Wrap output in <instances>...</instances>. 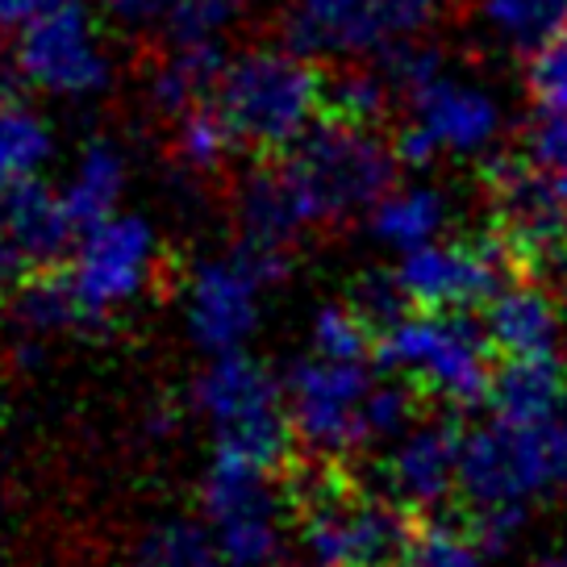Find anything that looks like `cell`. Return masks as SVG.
<instances>
[{
    "label": "cell",
    "mask_w": 567,
    "mask_h": 567,
    "mask_svg": "<svg viewBox=\"0 0 567 567\" xmlns=\"http://www.w3.org/2000/svg\"><path fill=\"white\" fill-rule=\"evenodd\" d=\"M234 151H238V142H234L226 117L217 113V105L213 109L196 105L176 117L172 155H176V163L188 176H213V172H221V163L230 159Z\"/></svg>",
    "instance_id": "4316f807"
},
{
    "label": "cell",
    "mask_w": 567,
    "mask_h": 567,
    "mask_svg": "<svg viewBox=\"0 0 567 567\" xmlns=\"http://www.w3.org/2000/svg\"><path fill=\"white\" fill-rule=\"evenodd\" d=\"M284 264L288 255L250 247L243 238L230 250L200 255L179 284V321L196 351H250L267 321V297L284 280Z\"/></svg>",
    "instance_id": "8992f818"
},
{
    "label": "cell",
    "mask_w": 567,
    "mask_h": 567,
    "mask_svg": "<svg viewBox=\"0 0 567 567\" xmlns=\"http://www.w3.org/2000/svg\"><path fill=\"white\" fill-rule=\"evenodd\" d=\"M250 0H172L163 13V30L172 47H200L234 30L247 18Z\"/></svg>",
    "instance_id": "f546056e"
},
{
    "label": "cell",
    "mask_w": 567,
    "mask_h": 567,
    "mask_svg": "<svg viewBox=\"0 0 567 567\" xmlns=\"http://www.w3.org/2000/svg\"><path fill=\"white\" fill-rule=\"evenodd\" d=\"M567 488V372L559 359L505 363L488 417L463 434L460 496L472 514L538 509Z\"/></svg>",
    "instance_id": "6da1fadb"
},
{
    "label": "cell",
    "mask_w": 567,
    "mask_h": 567,
    "mask_svg": "<svg viewBox=\"0 0 567 567\" xmlns=\"http://www.w3.org/2000/svg\"><path fill=\"white\" fill-rule=\"evenodd\" d=\"M375 321L359 309L354 301H330L318 305L309 318V351L330 354V359H368V351L375 347L372 334Z\"/></svg>",
    "instance_id": "83f0119b"
},
{
    "label": "cell",
    "mask_w": 567,
    "mask_h": 567,
    "mask_svg": "<svg viewBox=\"0 0 567 567\" xmlns=\"http://www.w3.org/2000/svg\"><path fill=\"white\" fill-rule=\"evenodd\" d=\"M405 538V505L384 488L321 484L297 509L292 547L305 567H396Z\"/></svg>",
    "instance_id": "30bf717a"
},
{
    "label": "cell",
    "mask_w": 567,
    "mask_h": 567,
    "mask_svg": "<svg viewBox=\"0 0 567 567\" xmlns=\"http://www.w3.org/2000/svg\"><path fill=\"white\" fill-rule=\"evenodd\" d=\"M172 0H105V9L125 25H146V21H159L167 13Z\"/></svg>",
    "instance_id": "e575fe53"
},
{
    "label": "cell",
    "mask_w": 567,
    "mask_h": 567,
    "mask_svg": "<svg viewBox=\"0 0 567 567\" xmlns=\"http://www.w3.org/2000/svg\"><path fill=\"white\" fill-rule=\"evenodd\" d=\"M564 305H567V267H564Z\"/></svg>",
    "instance_id": "ab89813d"
},
{
    "label": "cell",
    "mask_w": 567,
    "mask_h": 567,
    "mask_svg": "<svg viewBox=\"0 0 567 567\" xmlns=\"http://www.w3.org/2000/svg\"><path fill=\"white\" fill-rule=\"evenodd\" d=\"M463 472V430L446 417H413V422L380 446L375 488L422 514H439L451 496H460Z\"/></svg>",
    "instance_id": "9a60e30c"
},
{
    "label": "cell",
    "mask_w": 567,
    "mask_h": 567,
    "mask_svg": "<svg viewBox=\"0 0 567 567\" xmlns=\"http://www.w3.org/2000/svg\"><path fill=\"white\" fill-rule=\"evenodd\" d=\"M526 159L534 167H564L567 163V105L564 109H534L526 122Z\"/></svg>",
    "instance_id": "d6a6232c"
},
{
    "label": "cell",
    "mask_w": 567,
    "mask_h": 567,
    "mask_svg": "<svg viewBox=\"0 0 567 567\" xmlns=\"http://www.w3.org/2000/svg\"><path fill=\"white\" fill-rule=\"evenodd\" d=\"M443 0H292L284 47L305 59H359L434 30Z\"/></svg>",
    "instance_id": "8fae6325"
},
{
    "label": "cell",
    "mask_w": 567,
    "mask_h": 567,
    "mask_svg": "<svg viewBox=\"0 0 567 567\" xmlns=\"http://www.w3.org/2000/svg\"><path fill=\"white\" fill-rule=\"evenodd\" d=\"M493 547L484 543L476 522L455 517H430L417 530H409L401 564L396 567H493Z\"/></svg>",
    "instance_id": "d4e9b609"
},
{
    "label": "cell",
    "mask_w": 567,
    "mask_h": 567,
    "mask_svg": "<svg viewBox=\"0 0 567 567\" xmlns=\"http://www.w3.org/2000/svg\"><path fill=\"white\" fill-rule=\"evenodd\" d=\"M284 163L301 188L313 226L321 230L372 209L396 184L401 155L392 142L372 134V125L326 117L284 155Z\"/></svg>",
    "instance_id": "52a82bcc"
},
{
    "label": "cell",
    "mask_w": 567,
    "mask_h": 567,
    "mask_svg": "<svg viewBox=\"0 0 567 567\" xmlns=\"http://www.w3.org/2000/svg\"><path fill=\"white\" fill-rule=\"evenodd\" d=\"M484 30L517 54H534L567 30V0H480Z\"/></svg>",
    "instance_id": "484cf974"
},
{
    "label": "cell",
    "mask_w": 567,
    "mask_h": 567,
    "mask_svg": "<svg viewBox=\"0 0 567 567\" xmlns=\"http://www.w3.org/2000/svg\"><path fill=\"white\" fill-rule=\"evenodd\" d=\"M484 334L505 363L559 359L567 351L564 292L538 280H505L484 305Z\"/></svg>",
    "instance_id": "2e32d148"
},
{
    "label": "cell",
    "mask_w": 567,
    "mask_h": 567,
    "mask_svg": "<svg viewBox=\"0 0 567 567\" xmlns=\"http://www.w3.org/2000/svg\"><path fill=\"white\" fill-rule=\"evenodd\" d=\"M509 238H434L417 250L396 255L392 288L409 309H484L501 284L509 280Z\"/></svg>",
    "instance_id": "7c38bea8"
},
{
    "label": "cell",
    "mask_w": 567,
    "mask_h": 567,
    "mask_svg": "<svg viewBox=\"0 0 567 567\" xmlns=\"http://www.w3.org/2000/svg\"><path fill=\"white\" fill-rule=\"evenodd\" d=\"M443 51L434 47V42H425V34L417 38H401V42H392L389 51H380V71H384V80L392 84L396 96H413V92H422L430 80H439L443 75Z\"/></svg>",
    "instance_id": "4dcf8cb0"
},
{
    "label": "cell",
    "mask_w": 567,
    "mask_h": 567,
    "mask_svg": "<svg viewBox=\"0 0 567 567\" xmlns=\"http://www.w3.org/2000/svg\"><path fill=\"white\" fill-rule=\"evenodd\" d=\"M213 101L230 125L238 151L288 155L313 130V117L326 101V80L313 59L288 47H259L226 63Z\"/></svg>",
    "instance_id": "5b68a950"
},
{
    "label": "cell",
    "mask_w": 567,
    "mask_h": 567,
    "mask_svg": "<svg viewBox=\"0 0 567 567\" xmlns=\"http://www.w3.org/2000/svg\"><path fill=\"white\" fill-rule=\"evenodd\" d=\"M559 555H564V564H567V543H564V550H559Z\"/></svg>",
    "instance_id": "60d3db41"
},
{
    "label": "cell",
    "mask_w": 567,
    "mask_h": 567,
    "mask_svg": "<svg viewBox=\"0 0 567 567\" xmlns=\"http://www.w3.org/2000/svg\"><path fill=\"white\" fill-rule=\"evenodd\" d=\"M526 92H530L534 109H564L567 105V30L543 42L530 54L526 68Z\"/></svg>",
    "instance_id": "1f68e13d"
},
{
    "label": "cell",
    "mask_w": 567,
    "mask_h": 567,
    "mask_svg": "<svg viewBox=\"0 0 567 567\" xmlns=\"http://www.w3.org/2000/svg\"><path fill=\"white\" fill-rule=\"evenodd\" d=\"M21 271H25V264H21V255L13 247H9V238L0 234V297H9L13 288H18Z\"/></svg>",
    "instance_id": "8d00e7d4"
},
{
    "label": "cell",
    "mask_w": 567,
    "mask_h": 567,
    "mask_svg": "<svg viewBox=\"0 0 567 567\" xmlns=\"http://www.w3.org/2000/svg\"><path fill=\"white\" fill-rule=\"evenodd\" d=\"M284 401L292 443L321 463L372 455L413 422V389L368 359L301 354L284 375Z\"/></svg>",
    "instance_id": "7a4b0ae2"
},
{
    "label": "cell",
    "mask_w": 567,
    "mask_h": 567,
    "mask_svg": "<svg viewBox=\"0 0 567 567\" xmlns=\"http://www.w3.org/2000/svg\"><path fill=\"white\" fill-rule=\"evenodd\" d=\"M389 101H392V84L384 80V71L347 68L326 84L321 109H326V117H338V122L375 125L389 113Z\"/></svg>",
    "instance_id": "f1b7e54d"
},
{
    "label": "cell",
    "mask_w": 567,
    "mask_h": 567,
    "mask_svg": "<svg viewBox=\"0 0 567 567\" xmlns=\"http://www.w3.org/2000/svg\"><path fill=\"white\" fill-rule=\"evenodd\" d=\"M9 326L18 338V359H34L51 338L92 330L89 313L75 301L68 276L18 280V288L9 292Z\"/></svg>",
    "instance_id": "ffe728a7"
},
{
    "label": "cell",
    "mask_w": 567,
    "mask_h": 567,
    "mask_svg": "<svg viewBox=\"0 0 567 567\" xmlns=\"http://www.w3.org/2000/svg\"><path fill=\"white\" fill-rule=\"evenodd\" d=\"M547 196H550V217H555L559 243L567 247V163L547 172Z\"/></svg>",
    "instance_id": "d590c367"
},
{
    "label": "cell",
    "mask_w": 567,
    "mask_h": 567,
    "mask_svg": "<svg viewBox=\"0 0 567 567\" xmlns=\"http://www.w3.org/2000/svg\"><path fill=\"white\" fill-rule=\"evenodd\" d=\"M13 59H18L25 84L51 92V96H68V101L96 96L113 80V63L96 38L84 0L21 25Z\"/></svg>",
    "instance_id": "5bb4252c"
},
{
    "label": "cell",
    "mask_w": 567,
    "mask_h": 567,
    "mask_svg": "<svg viewBox=\"0 0 567 567\" xmlns=\"http://www.w3.org/2000/svg\"><path fill=\"white\" fill-rule=\"evenodd\" d=\"M54 138L51 125L38 109L13 101H0V193L21 179H34L51 163Z\"/></svg>",
    "instance_id": "cb8c5ba5"
},
{
    "label": "cell",
    "mask_w": 567,
    "mask_h": 567,
    "mask_svg": "<svg viewBox=\"0 0 567 567\" xmlns=\"http://www.w3.org/2000/svg\"><path fill=\"white\" fill-rule=\"evenodd\" d=\"M0 422H4V389H0Z\"/></svg>",
    "instance_id": "f35d334b"
},
{
    "label": "cell",
    "mask_w": 567,
    "mask_h": 567,
    "mask_svg": "<svg viewBox=\"0 0 567 567\" xmlns=\"http://www.w3.org/2000/svg\"><path fill=\"white\" fill-rule=\"evenodd\" d=\"M188 409L209 430L213 460L280 472L284 455L297 446L284 375L250 351L205 354V368L188 384Z\"/></svg>",
    "instance_id": "3957f363"
},
{
    "label": "cell",
    "mask_w": 567,
    "mask_h": 567,
    "mask_svg": "<svg viewBox=\"0 0 567 567\" xmlns=\"http://www.w3.org/2000/svg\"><path fill=\"white\" fill-rule=\"evenodd\" d=\"M375 354L384 372L446 409L488 405L496 368L484 321L451 309H401L380 326Z\"/></svg>",
    "instance_id": "277c9868"
},
{
    "label": "cell",
    "mask_w": 567,
    "mask_h": 567,
    "mask_svg": "<svg viewBox=\"0 0 567 567\" xmlns=\"http://www.w3.org/2000/svg\"><path fill=\"white\" fill-rule=\"evenodd\" d=\"M226 71V54L217 51V42L200 47H172L146 75V105L163 117H179L209 101Z\"/></svg>",
    "instance_id": "44dd1931"
},
{
    "label": "cell",
    "mask_w": 567,
    "mask_h": 567,
    "mask_svg": "<svg viewBox=\"0 0 567 567\" xmlns=\"http://www.w3.org/2000/svg\"><path fill=\"white\" fill-rule=\"evenodd\" d=\"M63 276L92 326H105L155 292L163 276V234L142 213H109L80 230Z\"/></svg>",
    "instance_id": "9c48e42d"
},
{
    "label": "cell",
    "mask_w": 567,
    "mask_h": 567,
    "mask_svg": "<svg viewBox=\"0 0 567 567\" xmlns=\"http://www.w3.org/2000/svg\"><path fill=\"white\" fill-rule=\"evenodd\" d=\"M234 221H238V238L250 247L276 250L288 255L292 243H301L305 234H313V217L305 205L297 179L288 172V163H271V167H255L238 193H234Z\"/></svg>",
    "instance_id": "e0dca14e"
},
{
    "label": "cell",
    "mask_w": 567,
    "mask_h": 567,
    "mask_svg": "<svg viewBox=\"0 0 567 567\" xmlns=\"http://www.w3.org/2000/svg\"><path fill=\"white\" fill-rule=\"evenodd\" d=\"M505 113L496 105V96L480 84L439 75L422 92L409 96V125L396 134V155L409 167H430L443 155H484L501 138Z\"/></svg>",
    "instance_id": "4fadbf2b"
},
{
    "label": "cell",
    "mask_w": 567,
    "mask_h": 567,
    "mask_svg": "<svg viewBox=\"0 0 567 567\" xmlns=\"http://www.w3.org/2000/svg\"><path fill=\"white\" fill-rule=\"evenodd\" d=\"M0 234L9 238V247L18 250L25 267H54L71 255L80 226L63 205V196L34 176L0 193Z\"/></svg>",
    "instance_id": "ac0fdd59"
},
{
    "label": "cell",
    "mask_w": 567,
    "mask_h": 567,
    "mask_svg": "<svg viewBox=\"0 0 567 567\" xmlns=\"http://www.w3.org/2000/svg\"><path fill=\"white\" fill-rule=\"evenodd\" d=\"M80 0H0V30H21L30 21L47 18L54 9H68Z\"/></svg>",
    "instance_id": "836d02e7"
},
{
    "label": "cell",
    "mask_w": 567,
    "mask_h": 567,
    "mask_svg": "<svg viewBox=\"0 0 567 567\" xmlns=\"http://www.w3.org/2000/svg\"><path fill=\"white\" fill-rule=\"evenodd\" d=\"M125 184H130V163H125L122 146L109 138H92L80 151V159L71 163V176L59 188V196H63L68 213L75 217V226L84 230L92 221L117 213Z\"/></svg>",
    "instance_id": "7402d4cb"
},
{
    "label": "cell",
    "mask_w": 567,
    "mask_h": 567,
    "mask_svg": "<svg viewBox=\"0 0 567 567\" xmlns=\"http://www.w3.org/2000/svg\"><path fill=\"white\" fill-rule=\"evenodd\" d=\"M122 567H226L200 517H163L125 547Z\"/></svg>",
    "instance_id": "603a6c76"
},
{
    "label": "cell",
    "mask_w": 567,
    "mask_h": 567,
    "mask_svg": "<svg viewBox=\"0 0 567 567\" xmlns=\"http://www.w3.org/2000/svg\"><path fill=\"white\" fill-rule=\"evenodd\" d=\"M530 567H567V564H564V555H547V559H538V564H530Z\"/></svg>",
    "instance_id": "74e56055"
},
{
    "label": "cell",
    "mask_w": 567,
    "mask_h": 567,
    "mask_svg": "<svg viewBox=\"0 0 567 567\" xmlns=\"http://www.w3.org/2000/svg\"><path fill=\"white\" fill-rule=\"evenodd\" d=\"M451 226V196L434 184H392L368 209V238L389 255L417 250Z\"/></svg>",
    "instance_id": "d6986e66"
},
{
    "label": "cell",
    "mask_w": 567,
    "mask_h": 567,
    "mask_svg": "<svg viewBox=\"0 0 567 567\" xmlns=\"http://www.w3.org/2000/svg\"><path fill=\"white\" fill-rule=\"evenodd\" d=\"M196 509L226 567H280L297 538V505L280 472L213 460Z\"/></svg>",
    "instance_id": "ba28073f"
}]
</instances>
